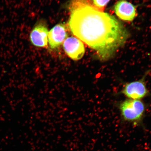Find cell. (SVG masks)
<instances>
[{"mask_svg":"<svg viewBox=\"0 0 151 151\" xmlns=\"http://www.w3.org/2000/svg\"><path fill=\"white\" fill-rule=\"evenodd\" d=\"M69 25L73 35L95 50L103 61L112 58L129 36L114 16L87 4L72 9Z\"/></svg>","mask_w":151,"mask_h":151,"instance_id":"obj_1","label":"cell"},{"mask_svg":"<svg viewBox=\"0 0 151 151\" xmlns=\"http://www.w3.org/2000/svg\"><path fill=\"white\" fill-rule=\"evenodd\" d=\"M122 118L124 121L139 126L142 122L146 106L141 100L128 99L119 106Z\"/></svg>","mask_w":151,"mask_h":151,"instance_id":"obj_2","label":"cell"},{"mask_svg":"<svg viewBox=\"0 0 151 151\" xmlns=\"http://www.w3.org/2000/svg\"><path fill=\"white\" fill-rule=\"evenodd\" d=\"M149 71L145 73L140 80L127 83L124 86L121 93L128 99L141 100L148 96L145 80Z\"/></svg>","mask_w":151,"mask_h":151,"instance_id":"obj_3","label":"cell"},{"mask_svg":"<svg viewBox=\"0 0 151 151\" xmlns=\"http://www.w3.org/2000/svg\"><path fill=\"white\" fill-rule=\"evenodd\" d=\"M64 50L67 55L75 61L80 60L83 56L85 49L83 43L74 37H68L63 43Z\"/></svg>","mask_w":151,"mask_h":151,"instance_id":"obj_4","label":"cell"},{"mask_svg":"<svg viewBox=\"0 0 151 151\" xmlns=\"http://www.w3.org/2000/svg\"><path fill=\"white\" fill-rule=\"evenodd\" d=\"M68 34L65 24H59L53 27L49 32L48 41L51 48H58L65 40Z\"/></svg>","mask_w":151,"mask_h":151,"instance_id":"obj_5","label":"cell"},{"mask_svg":"<svg viewBox=\"0 0 151 151\" xmlns=\"http://www.w3.org/2000/svg\"><path fill=\"white\" fill-rule=\"evenodd\" d=\"M48 31L46 25L39 23L36 25L30 35V39L34 46L40 47L47 46Z\"/></svg>","mask_w":151,"mask_h":151,"instance_id":"obj_6","label":"cell"},{"mask_svg":"<svg viewBox=\"0 0 151 151\" xmlns=\"http://www.w3.org/2000/svg\"><path fill=\"white\" fill-rule=\"evenodd\" d=\"M115 14L121 19L132 21L136 16L135 9L134 5L126 0H119L115 5Z\"/></svg>","mask_w":151,"mask_h":151,"instance_id":"obj_7","label":"cell"},{"mask_svg":"<svg viewBox=\"0 0 151 151\" xmlns=\"http://www.w3.org/2000/svg\"><path fill=\"white\" fill-rule=\"evenodd\" d=\"M110 0H92L93 4L96 8L103 9L108 4Z\"/></svg>","mask_w":151,"mask_h":151,"instance_id":"obj_8","label":"cell"}]
</instances>
